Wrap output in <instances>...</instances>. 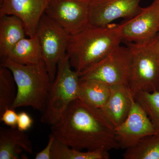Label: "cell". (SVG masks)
Segmentation results:
<instances>
[{"label": "cell", "instance_id": "6da1fadb", "mask_svg": "<svg viewBox=\"0 0 159 159\" xmlns=\"http://www.w3.org/2000/svg\"><path fill=\"white\" fill-rule=\"evenodd\" d=\"M51 134L58 141L71 148L82 150L119 148L115 128L100 109L77 98L74 100L55 124Z\"/></svg>", "mask_w": 159, "mask_h": 159}, {"label": "cell", "instance_id": "7a4b0ae2", "mask_svg": "<svg viewBox=\"0 0 159 159\" xmlns=\"http://www.w3.org/2000/svg\"><path fill=\"white\" fill-rule=\"evenodd\" d=\"M121 42L119 25L111 23L102 27L89 25L70 35L66 54L71 66L79 74L101 61Z\"/></svg>", "mask_w": 159, "mask_h": 159}, {"label": "cell", "instance_id": "3957f363", "mask_svg": "<svg viewBox=\"0 0 159 159\" xmlns=\"http://www.w3.org/2000/svg\"><path fill=\"white\" fill-rule=\"evenodd\" d=\"M1 66L11 71L17 87V96L11 108L31 107L42 112L52 83L44 61L25 65L6 58L1 59Z\"/></svg>", "mask_w": 159, "mask_h": 159}, {"label": "cell", "instance_id": "277c9868", "mask_svg": "<svg viewBox=\"0 0 159 159\" xmlns=\"http://www.w3.org/2000/svg\"><path fill=\"white\" fill-rule=\"evenodd\" d=\"M67 55L60 61L51 83L40 121L52 125L62 116L71 102L78 98L79 74L73 70Z\"/></svg>", "mask_w": 159, "mask_h": 159}, {"label": "cell", "instance_id": "5b68a950", "mask_svg": "<svg viewBox=\"0 0 159 159\" xmlns=\"http://www.w3.org/2000/svg\"><path fill=\"white\" fill-rule=\"evenodd\" d=\"M132 51L128 87L132 94L159 91V36L140 43H125Z\"/></svg>", "mask_w": 159, "mask_h": 159}, {"label": "cell", "instance_id": "8992f818", "mask_svg": "<svg viewBox=\"0 0 159 159\" xmlns=\"http://www.w3.org/2000/svg\"><path fill=\"white\" fill-rule=\"evenodd\" d=\"M133 54L129 46L119 45L101 61L79 73L80 79H94L110 85L128 86Z\"/></svg>", "mask_w": 159, "mask_h": 159}, {"label": "cell", "instance_id": "52a82bcc", "mask_svg": "<svg viewBox=\"0 0 159 159\" xmlns=\"http://www.w3.org/2000/svg\"><path fill=\"white\" fill-rule=\"evenodd\" d=\"M36 34L40 44L42 59L52 83L56 77L58 62L66 55L70 35L45 13L40 20Z\"/></svg>", "mask_w": 159, "mask_h": 159}, {"label": "cell", "instance_id": "ba28073f", "mask_svg": "<svg viewBox=\"0 0 159 159\" xmlns=\"http://www.w3.org/2000/svg\"><path fill=\"white\" fill-rule=\"evenodd\" d=\"M89 2L90 0H51L44 13L73 35L89 25Z\"/></svg>", "mask_w": 159, "mask_h": 159}, {"label": "cell", "instance_id": "9c48e42d", "mask_svg": "<svg viewBox=\"0 0 159 159\" xmlns=\"http://www.w3.org/2000/svg\"><path fill=\"white\" fill-rule=\"evenodd\" d=\"M122 42L140 43L152 39L158 34L159 0H153L150 6L142 8L130 19L119 24Z\"/></svg>", "mask_w": 159, "mask_h": 159}, {"label": "cell", "instance_id": "30bf717a", "mask_svg": "<svg viewBox=\"0 0 159 159\" xmlns=\"http://www.w3.org/2000/svg\"><path fill=\"white\" fill-rule=\"evenodd\" d=\"M142 0H90L89 25L105 27L115 20L130 19L140 12Z\"/></svg>", "mask_w": 159, "mask_h": 159}, {"label": "cell", "instance_id": "8fae6325", "mask_svg": "<svg viewBox=\"0 0 159 159\" xmlns=\"http://www.w3.org/2000/svg\"><path fill=\"white\" fill-rule=\"evenodd\" d=\"M115 131L119 148L125 150L133 147L145 137L156 134L148 115L134 98L128 116L115 128Z\"/></svg>", "mask_w": 159, "mask_h": 159}, {"label": "cell", "instance_id": "7c38bea8", "mask_svg": "<svg viewBox=\"0 0 159 159\" xmlns=\"http://www.w3.org/2000/svg\"><path fill=\"white\" fill-rule=\"evenodd\" d=\"M51 0H0V16L14 15L22 21L27 36L36 34L41 18Z\"/></svg>", "mask_w": 159, "mask_h": 159}, {"label": "cell", "instance_id": "4fadbf2b", "mask_svg": "<svg viewBox=\"0 0 159 159\" xmlns=\"http://www.w3.org/2000/svg\"><path fill=\"white\" fill-rule=\"evenodd\" d=\"M133 99L128 86L111 85L110 95L105 104L100 109L116 128L127 118Z\"/></svg>", "mask_w": 159, "mask_h": 159}, {"label": "cell", "instance_id": "5bb4252c", "mask_svg": "<svg viewBox=\"0 0 159 159\" xmlns=\"http://www.w3.org/2000/svg\"><path fill=\"white\" fill-rule=\"evenodd\" d=\"M25 132L17 128L0 127V159L27 158L23 152L32 153V143Z\"/></svg>", "mask_w": 159, "mask_h": 159}, {"label": "cell", "instance_id": "9a60e30c", "mask_svg": "<svg viewBox=\"0 0 159 159\" xmlns=\"http://www.w3.org/2000/svg\"><path fill=\"white\" fill-rule=\"evenodd\" d=\"M22 21L14 15L0 16V56L5 59L20 41L26 37Z\"/></svg>", "mask_w": 159, "mask_h": 159}, {"label": "cell", "instance_id": "2e32d148", "mask_svg": "<svg viewBox=\"0 0 159 159\" xmlns=\"http://www.w3.org/2000/svg\"><path fill=\"white\" fill-rule=\"evenodd\" d=\"M111 85L94 79H80L78 98L88 105L101 109L110 95Z\"/></svg>", "mask_w": 159, "mask_h": 159}, {"label": "cell", "instance_id": "e0dca14e", "mask_svg": "<svg viewBox=\"0 0 159 159\" xmlns=\"http://www.w3.org/2000/svg\"><path fill=\"white\" fill-rule=\"evenodd\" d=\"M6 58L25 65L39 62L42 60V55L39 39L36 34L33 37H25L20 41Z\"/></svg>", "mask_w": 159, "mask_h": 159}, {"label": "cell", "instance_id": "ac0fdd59", "mask_svg": "<svg viewBox=\"0 0 159 159\" xmlns=\"http://www.w3.org/2000/svg\"><path fill=\"white\" fill-rule=\"evenodd\" d=\"M109 151L104 148L83 151L71 148L55 139L51 159H109Z\"/></svg>", "mask_w": 159, "mask_h": 159}, {"label": "cell", "instance_id": "d6986e66", "mask_svg": "<svg viewBox=\"0 0 159 159\" xmlns=\"http://www.w3.org/2000/svg\"><path fill=\"white\" fill-rule=\"evenodd\" d=\"M124 159H159V134L145 137L123 153Z\"/></svg>", "mask_w": 159, "mask_h": 159}, {"label": "cell", "instance_id": "ffe728a7", "mask_svg": "<svg viewBox=\"0 0 159 159\" xmlns=\"http://www.w3.org/2000/svg\"><path fill=\"white\" fill-rule=\"evenodd\" d=\"M16 83L11 71L0 66V116L11 108L17 96Z\"/></svg>", "mask_w": 159, "mask_h": 159}, {"label": "cell", "instance_id": "44dd1931", "mask_svg": "<svg viewBox=\"0 0 159 159\" xmlns=\"http://www.w3.org/2000/svg\"><path fill=\"white\" fill-rule=\"evenodd\" d=\"M133 96L148 115L156 134H159V91L152 93L139 92Z\"/></svg>", "mask_w": 159, "mask_h": 159}, {"label": "cell", "instance_id": "7402d4cb", "mask_svg": "<svg viewBox=\"0 0 159 159\" xmlns=\"http://www.w3.org/2000/svg\"><path fill=\"white\" fill-rule=\"evenodd\" d=\"M18 117V114L14 109L9 108L6 109L0 116V120L9 127L17 128Z\"/></svg>", "mask_w": 159, "mask_h": 159}, {"label": "cell", "instance_id": "603a6c76", "mask_svg": "<svg viewBox=\"0 0 159 159\" xmlns=\"http://www.w3.org/2000/svg\"><path fill=\"white\" fill-rule=\"evenodd\" d=\"M33 123V119L26 112L22 111L18 114L17 128L19 130L25 132L31 128Z\"/></svg>", "mask_w": 159, "mask_h": 159}, {"label": "cell", "instance_id": "cb8c5ba5", "mask_svg": "<svg viewBox=\"0 0 159 159\" xmlns=\"http://www.w3.org/2000/svg\"><path fill=\"white\" fill-rule=\"evenodd\" d=\"M55 138L52 134L49 136L48 142L45 148L36 154L35 159H51L52 147Z\"/></svg>", "mask_w": 159, "mask_h": 159}, {"label": "cell", "instance_id": "d4e9b609", "mask_svg": "<svg viewBox=\"0 0 159 159\" xmlns=\"http://www.w3.org/2000/svg\"><path fill=\"white\" fill-rule=\"evenodd\" d=\"M158 34H159V30Z\"/></svg>", "mask_w": 159, "mask_h": 159}]
</instances>
